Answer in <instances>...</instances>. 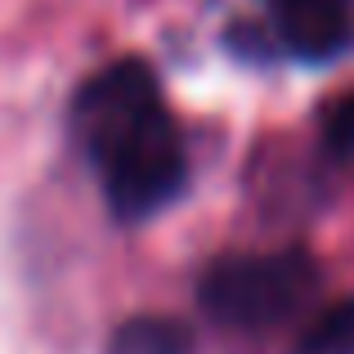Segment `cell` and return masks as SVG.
I'll return each mask as SVG.
<instances>
[{"instance_id": "cell-1", "label": "cell", "mask_w": 354, "mask_h": 354, "mask_svg": "<svg viewBox=\"0 0 354 354\" xmlns=\"http://www.w3.org/2000/svg\"><path fill=\"white\" fill-rule=\"evenodd\" d=\"M72 135L99 171L108 207L121 220L157 216L180 198L189 157L157 72L144 59H117L72 99Z\"/></svg>"}, {"instance_id": "cell-2", "label": "cell", "mask_w": 354, "mask_h": 354, "mask_svg": "<svg viewBox=\"0 0 354 354\" xmlns=\"http://www.w3.org/2000/svg\"><path fill=\"white\" fill-rule=\"evenodd\" d=\"M319 287V269L305 251L225 256L202 274L198 301L216 323L238 332H265L287 323Z\"/></svg>"}, {"instance_id": "cell-3", "label": "cell", "mask_w": 354, "mask_h": 354, "mask_svg": "<svg viewBox=\"0 0 354 354\" xmlns=\"http://www.w3.org/2000/svg\"><path fill=\"white\" fill-rule=\"evenodd\" d=\"M269 9L296 59H332L350 36L346 0H269Z\"/></svg>"}, {"instance_id": "cell-4", "label": "cell", "mask_w": 354, "mask_h": 354, "mask_svg": "<svg viewBox=\"0 0 354 354\" xmlns=\"http://www.w3.org/2000/svg\"><path fill=\"white\" fill-rule=\"evenodd\" d=\"M108 354H193V332L166 314H139L113 332Z\"/></svg>"}, {"instance_id": "cell-5", "label": "cell", "mask_w": 354, "mask_h": 354, "mask_svg": "<svg viewBox=\"0 0 354 354\" xmlns=\"http://www.w3.org/2000/svg\"><path fill=\"white\" fill-rule=\"evenodd\" d=\"M296 354H354V296L332 305L328 314H319L305 328Z\"/></svg>"}, {"instance_id": "cell-6", "label": "cell", "mask_w": 354, "mask_h": 354, "mask_svg": "<svg viewBox=\"0 0 354 354\" xmlns=\"http://www.w3.org/2000/svg\"><path fill=\"white\" fill-rule=\"evenodd\" d=\"M323 148L346 175H354V90L323 108Z\"/></svg>"}]
</instances>
